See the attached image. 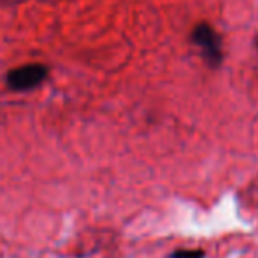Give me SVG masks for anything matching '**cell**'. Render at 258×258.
Segmentation results:
<instances>
[{
	"label": "cell",
	"instance_id": "1",
	"mask_svg": "<svg viewBox=\"0 0 258 258\" xmlns=\"http://www.w3.org/2000/svg\"><path fill=\"white\" fill-rule=\"evenodd\" d=\"M48 76V69L41 63H28L23 67H18L7 74V85L9 88L25 92L39 86Z\"/></svg>",
	"mask_w": 258,
	"mask_h": 258
},
{
	"label": "cell",
	"instance_id": "2",
	"mask_svg": "<svg viewBox=\"0 0 258 258\" xmlns=\"http://www.w3.org/2000/svg\"><path fill=\"white\" fill-rule=\"evenodd\" d=\"M194 41L201 46L202 51H204V54L207 56V60H209L213 65L221 60L220 41H218L213 28H209L207 25H199L194 32Z\"/></svg>",
	"mask_w": 258,
	"mask_h": 258
},
{
	"label": "cell",
	"instance_id": "3",
	"mask_svg": "<svg viewBox=\"0 0 258 258\" xmlns=\"http://www.w3.org/2000/svg\"><path fill=\"white\" fill-rule=\"evenodd\" d=\"M204 253L195 249V251H190V249H183V251H176L170 258H202Z\"/></svg>",
	"mask_w": 258,
	"mask_h": 258
}]
</instances>
